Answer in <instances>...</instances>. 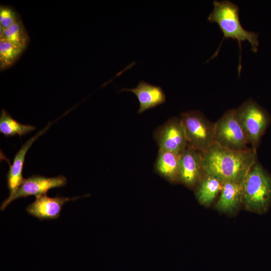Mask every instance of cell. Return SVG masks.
Instances as JSON below:
<instances>
[{"instance_id": "cell-16", "label": "cell", "mask_w": 271, "mask_h": 271, "mask_svg": "<svg viewBox=\"0 0 271 271\" xmlns=\"http://www.w3.org/2000/svg\"><path fill=\"white\" fill-rule=\"evenodd\" d=\"M36 129L35 126L21 123L2 109L0 116V132L6 137L18 135L21 138Z\"/></svg>"}, {"instance_id": "cell-7", "label": "cell", "mask_w": 271, "mask_h": 271, "mask_svg": "<svg viewBox=\"0 0 271 271\" xmlns=\"http://www.w3.org/2000/svg\"><path fill=\"white\" fill-rule=\"evenodd\" d=\"M67 179L62 175L47 177L40 175H33L27 179L12 195L9 196L2 204L1 210H4L12 202L20 198L35 196L36 198L46 194L51 189L65 186Z\"/></svg>"}, {"instance_id": "cell-2", "label": "cell", "mask_w": 271, "mask_h": 271, "mask_svg": "<svg viewBox=\"0 0 271 271\" xmlns=\"http://www.w3.org/2000/svg\"><path fill=\"white\" fill-rule=\"evenodd\" d=\"M214 8L208 17L210 22L216 23L223 34V38L220 45L213 56L214 58L218 54L223 41L225 39H232L237 41L240 51L238 72L240 74L241 65V43L247 41L251 47L253 52H256L258 45V34L253 32L245 30L241 25L238 7L229 1H214L213 3Z\"/></svg>"}, {"instance_id": "cell-14", "label": "cell", "mask_w": 271, "mask_h": 271, "mask_svg": "<svg viewBox=\"0 0 271 271\" xmlns=\"http://www.w3.org/2000/svg\"><path fill=\"white\" fill-rule=\"evenodd\" d=\"M181 154L159 150L156 171L170 181L178 180Z\"/></svg>"}, {"instance_id": "cell-13", "label": "cell", "mask_w": 271, "mask_h": 271, "mask_svg": "<svg viewBox=\"0 0 271 271\" xmlns=\"http://www.w3.org/2000/svg\"><path fill=\"white\" fill-rule=\"evenodd\" d=\"M241 182H226L223 183L216 207L219 211L231 212L242 202Z\"/></svg>"}, {"instance_id": "cell-10", "label": "cell", "mask_w": 271, "mask_h": 271, "mask_svg": "<svg viewBox=\"0 0 271 271\" xmlns=\"http://www.w3.org/2000/svg\"><path fill=\"white\" fill-rule=\"evenodd\" d=\"M57 196L48 197L45 194L36 198V200L26 208L27 212L40 220L55 219L59 217L63 205L67 202L79 199Z\"/></svg>"}, {"instance_id": "cell-6", "label": "cell", "mask_w": 271, "mask_h": 271, "mask_svg": "<svg viewBox=\"0 0 271 271\" xmlns=\"http://www.w3.org/2000/svg\"><path fill=\"white\" fill-rule=\"evenodd\" d=\"M235 111L249 143L255 149L268 123L266 114L252 99L244 101Z\"/></svg>"}, {"instance_id": "cell-5", "label": "cell", "mask_w": 271, "mask_h": 271, "mask_svg": "<svg viewBox=\"0 0 271 271\" xmlns=\"http://www.w3.org/2000/svg\"><path fill=\"white\" fill-rule=\"evenodd\" d=\"M214 143L233 150L248 149V139L237 118L235 109L227 110L215 123Z\"/></svg>"}, {"instance_id": "cell-12", "label": "cell", "mask_w": 271, "mask_h": 271, "mask_svg": "<svg viewBox=\"0 0 271 271\" xmlns=\"http://www.w3.org/2000/svg\"><path fill=\"white\" fill-rule=\"evenodd\" d=\"M120 91H130L134 94L140 104L138 113L161 105L166 100L165 93L161 86L145 81H140L136 87L122 88Z\"/></svg>"}, {"instance_id": "cell-15", "label": "cell", "mask_w": 271, "mask_h": 271, "mask_svg": "<svg viewBox=\"0 0 271 271\" xmlns=\"http://www.w3.org/2000/svg\"><path fill=\"white\" fill-rule=\"evenodd\" d=\"M198 183L196 197L200 203L208 206L221 192L224 183L215 176L203 174Z\"/></svg>"}, {"instance_id": "cell-18", "label": "cell", "mask_w": 271, "mask_h": 271, "mask_svg": "<svg viewBox=\"0 0 271 271\" xmlns=\"http://www.w3.org/2000/svg\"><path fill=\"white\" fill-rule=\"evenodd\" d=\"M24 50L11 43L0 40V68L3 70L12 65L19 58Z\"/></svg>"}, {"instance_id": "cell-8", "label": "cell", "mask_w": 271, "mask_h": 271, "mask_svg": "<svg viewBox=\"0 0 271 271\" xmlns=\"http://www.w3.org/2000/svg\"><path fill=\"white\" fill-rule=\"evenodd\" d=\"M154 139L159 150L181 154L188 146V142L180 118H170L154 131Z\"/></svg>"}, {"instance_id": "cell-3", "label": "cell", "mask_w": 271, "mask_h": 271, "mask_svg": "<svg viewBox=\"0 0 271 271\" xmlns=\"http://www.w3.org/2000/svg\"><path fill=\"white\" fill-rule=\"evenodd\" d=\"M242 202L247 209L264 210L271 200V177L256 162L241 181Z\"/></svg>"}, {"instance_id": "cell-1", "label": "cell", "mask_w": 271, "mask_h": 271, "mask_svg": "<svg viewBox=\"0 0 271 271\" xmlns=\"http://www.w3.org/2000/svg\"><path fill=\"white\" fill-rule=\"evenodd\" d=\"M201 155L203 174L215 176L223 183L241 182L256 161L255 149L236 151L215 143Z\"/></svg>"}, {"instance_id": "cell-11", "label": "cell", "mask_w": 271, "mask_h": 271, "mask_svg": "<svg viewBox=\"0 0 271 271\" xmlns=\"http://www.w3.org/2000/svg\"><path fill=\"white\" fill-rule=\"evenodd\" d=\"M51 123H49L43 129L29 139L15 155L13 162L10 164V169L7 175V182L10 195L12 196L24 182L23 169L26 155L33 143L49 128Z\"/></svg>"}, {"instance_id": "cell-17", "label": "cell", "mask_w": 271, "mask_h": 271, "mask_svg": "<svg viewBox=\"0 0 271 271\" xmlns=\"http://www.w3.org/2000/svg\"><path fill=\"white\" fill-rule=\"evenodd\" d=\"M0 40H6L24 50L28 45L29 38L22 21L19 19L5 30Z\"/></svg>"}, {"instance_id": "cell-4", "label": "cell", "mask_w": 271, "mask_h": 271, "mask_svg": "<svg viewBox=\"0 0 271 271\" xmlns=\"http://www.w3.org/2000/svg\"><path fill=\"white\" fill-rule=\"evenodd\" d=\"M181 120L188 145L200 152L206 151L214 143L215 123L198 110L184 112Z\"/></svg>"}, {"instance_id": "cell-9", "label": "cell", "mask_w": 271, "mask_h": 271, "mask_svg": "<svg viewBox=\"0 0 271 271\" xmlns=\"http://www.w3.org/2000/svg\"><path fill=\"white\" fill-rule=\"evenodd\" d=\"M203 176L201 152L188 145L181 153L178 180L193 187L199 182Z\"/></svg>"}, {"instance_id": "cell-19", "label": "cell", "mask_w": 271, "mask_h": 271, "mask_svg": "<svg viewBox=\"0 0 271 271\" xmlns=\"http://www.w3.org/2000/svg\"><path fill=\"white\" fill-rule=\"evenodd\" d=\"M19 18L12 8L7 6H1L0 26L5 30L14 24Z\"/></svg>"}]
</instances>
